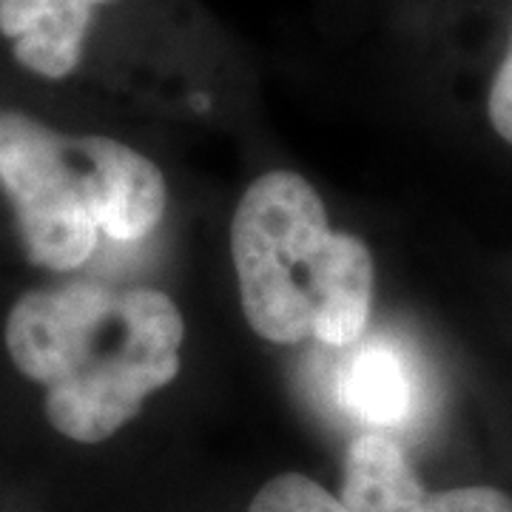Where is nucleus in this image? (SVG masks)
<instances>
[{
    "label": "nucleus",
    "mask_w": 512,
    "mask_h": 512,
    "mask_svg": "<svg viewBox=\"0 0 512 512\" xmlns=\"http://www.w3.org/2000/svg\"><path fill=\"white\" fill-rule=\"evenodd\" d=\"M185 322L168 293L89 279L23 291L0 342L23 382L43 390V416L63 439L100 444L180 373Z\"/></svg>",
    "instance_id": "nucleus-1"
},
{
    "label": "nucleus",
    "mask_w": 512,
    "mask_h": 512,
    "mask_svg": "<svg viewBox=\"0 0 512 512\" xmlns=\"http://www.w3.org/2000/svg\"><path fill=\"white\" fill-rule=\"evenodd\" d=\"M231 256L245 319L265 342L348 348L365 333L373 256L359 237L330 231L325 202L305 177L268 171L245 188Z\"/></svg>",
    "instance_id": "nucleus-2"
},
{
    "label": "nucleus",
    "mask_w": 512,
    "mask_h": 512,
    "mask_svg": "<svg viewBox=\"0 0 512 512\" xmlns=\"http://www.w3.org/2000/svg\"><path fill=\"white\" fill-rule=\"evenodd\" d=\"M0 200L32 268L69 274L89 262L100 228L83 137L0 106Z\"/></svg>",
    "instance_id": "nucleus-3"
},
{
    "label": "nucleus",
    "mask_w": 512,
    "mask_h": 512,
    "mask_svg": "<svg viewBox=\"0 0 512 512\" xmlns=\"http://www.w3.org/2000/svg\"><path fill=\"white\" fill-rule=\"evenodd\" d=\"M92 171V205L97 228L120 242L146 239L165 214V177L140 151L120 140L83 134Z\"/></svg>",
    "instance_id": "nucleus-4"
},
{
    "label": "nucleus",
    "mask_w": 512,
    "mask_h": 512,
    "mask_svg": "<svg viewBox=\"0 0 512 512\" xmlns=\"http://www.w3.org/2000/svg\"><path fill=\"white\" fill-rule=\"evenodd\" d=\"M109 0H0V43L40 80H66L83 60L94 6Z\"/></svg>",
    "instance_id": "nucleus-5"
},
{
    "label": "nucleus",
    "mask_w": 512,
    "mask_h": 512,
    "mask_svg": "<svg viewBox=\"0 0 512 512\" xmlns=\"http://www.w3.org/2000/svg\"><path fill=\"white\" fill-rule=\"evenodd\" d=\"M430 495L393 439L365 433L348 447L339 495L348 512H433Z\"/></svg>",
    "instance_id": "nucleus-6"
},
{
    "label": "nucleus",
    "mask_w": 512,
    "mask_h": 512,
    "mask_svg": "<svg viewBox=\"0 0 512 512\" xmlns=\"http://www.w3.org/2000/svg\"><path fill=\"white\" fill-rule=\"evenodd\" d=\"M339 396L356 419L373 427H396L410 416L416 387L399 350L390 345H367L345 370Z\"/></svg>",
    "instance_id": "nucleus-7"
},
{
    "label": "nucleus",
    "mask_w": 512,
    "mask_h": 512,
    "mask_svg": "<svg viewBox=\"0 0 512 512\" xmlns=\"http://www.w3.org/2000/svg\"><path fill=\"white\" fill-rule=\"evenodd\" d=\"M248 512H348L336 495L322 484L299 473H282L271 478L254 495Z\"/></svg>",
    "instance_id": "nucleus-8"
},
{
    "label": "nucleus",
    "mask_w": 512,
    "mask_h": 512,
    "mask_svg": "<svg viewBox=\"0 0 512 512\" xmlns=\"http://www.w3.org/2000/svg\"><path fill=\"white\" fill-rule=\"evenodd\" d=\"M433 512H512V498L493 487H458L430 495Z\"/></svg>",
    "instance_id": "nucleus-9"
},
{
    "label": "nucleus",
    "mask_w": 512,
    "mask_h": 512,
    "mask_svg": "<svg viewBox=\"0 0 512 512\" xmlns=\"http://www.w3.org/2000/svg\"><path fill=\"white\" fill-rule=\"evenodd\" d=\"M487 111H490V123H493L495 131L512 146V40L504 63H501V69L495 74L490 100H487Z\"/></svg>",
    "instance_id": "nucleus-10"
}]
</instances>
